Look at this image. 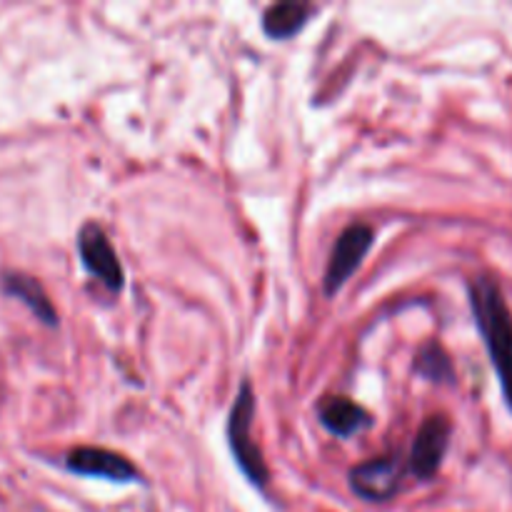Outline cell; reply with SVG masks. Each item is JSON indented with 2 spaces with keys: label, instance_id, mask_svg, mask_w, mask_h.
I'll return each mask as SVG.
<instances>
[{
  "label": "cell",
  "instance_id": "5b68a950",
  "mask_svg": "<svg viewBox=\"0 0 512 512\" xmlns=\"http://www.w3.org/2000/svg\"><path fill=\"white\" fill-rule=\"evenodd\" d=\"M78 255L83 268L93 275L95 280L105 285L110 293H120L125 285L123 265H120L118 253L113 243L105 235L98 223H85L78 233Z\"/></svg>",
  "mask_w": 512,
  "mask_h": 512
},
{
  "label": "cell",
  "instance_id": "7a4b0ae2",
  "mask_svg": "<svg viewBox=\"0 0 512 512\" xmlns=\"http://www.w3.org/2000/svg\"><path fill=\"white\" fill-rule=\"evenodd\" d=\"M253 420H255V393L248 380H243L235 393L233 405H230L228 423H225V438H228L230 453H233L235 465L240 473L255 485L265 488L270 480V468L260 453L258 443L253 440Z\"/></svg>",
  "mask_w": 512,
  "mask_h": 512
},
{
  "label": "cell",
  "instance_id": "ba28073f",
  "mask_svg": "<svg viewBox=\"0 0 512 512\" xmlns=\"http://www.w3.org/2000/svg\"><path fill=\"white\" fill-rule=\"evenodd\" d=\"M318 420L330 435L335 438H355V435L365 433L373 428V415L358 405L355 400L343 398V395H330L318 403Z\"/></svg>",
  "mask_w": 512,
  "mask_h": 512
},
{
  "label": "cell",
  "instance_id": "30bf717a",
  "mask_svg": "<svg viewBox=\"0 0 512 512\" xmlns=\"http://www.w3.org/2000/svg\"><path fill=\"white\" fill-rule=\"evenodd\" d=\"M315 8L310 3H300V0H283V3H273L263 13L260 28L270 40H290L308 25L310 15Z\"/></svg>",
  "mask_w": 512,
  "mask_h": 512
},
{
  "label": "cell",
  "instance_id": "3957f363",
  "mask_svg": "<svg viewBox=\"0 0 512 512\" xmlns=\"http://www.w3.org/2000/svg\"><path fill=\"white\" fill-rule=\"evenodd\" d=\"M373 243H375V233L373 228L365 223H353L340 233V238L335 240L333 245V253H330L328 268H325V278H323L325 298H335V295L345 288V283L353 278V273L360 268L365 255L370 253Z\"/></svg>",
  "mask_w": 512,
  "mask_h": 512
},
{
  "label": "cell",
  "instance_id": "8fae6325",
  "mask_svg": "<svg viewBox=\"0 0 512 512\" xmlns=\"http://www.w3.org/2000/svg\"><path fill=\"white\" fill-rule=\"evenodd\" d=\"M415 373L420 378L430 380V383L438 385H453L455 383V368L450 355L445 353L440 343H425L418 350V358H415Z\"/></svg>",
  "mask_w": 512,
  "mask_h": 512
},
{
  "label": "cell",
  "instance_id": "52a82bcc",
  "mask_svg": "<svg viewBox=\"0 0 512 512\" xmlns=\"http://www.w3.org/2000/svg\"><path fill=\"white\" fill-rule=\"evenodd\" d=\"M65 470L83 478H103L110 483H140V470L125 455L105 448H73L63 460Z\"/></svg>",
  "mask_w": 512,
  "mask_h": 512
},
{
  "label": "cell",
  "instance_id": "8992f818",
  "mask_svg": "<svg viewBox=\"0 0 512 512\" xmlns=\"http://www.w3.org/2000/svg\"><path fill=\"white\" fill-rule=\"evenodd\" d=\"M450 435H453V425H450L448 415H430L415 433L408 465H405L408 473H413L423 483L433 480L443 468L445 453L450 448Z\"/></svg>",
  "mask_w": 512,
  "mask_h": 512
},
{
  "label": "cell",
  "instance_id": "6da1fadb",
  "mask_svg": "<svg viewBox=\"0 0 512 512\" xmlns=\"http://www.w3.org/2000/svg\"><path fill=\"white\" fill-rule=\"evenodd\" d=\"M468 298L478 333L488 348L490 363L498 373L505 403L512 410V310L505 300L503 288L488 275L470 280Z\"/></svg>",
  "mask_w": 512,
  "mask_h": 512
},
{
  "label": "cell",
  "instance_id": "9c48e42d",
  "mask_svg": "<svg viewBox=\"0 0 512 512\" xmlns=\"http://www.w3.org/2000/svg\"><path fill=\"white\" fill-rule=\"evenodd\" d=\"M3 293L10 295V298L20 300L35 318L40 320L48 328H55L58 325V310L50 303L48 293H45L43 285L35 278L23 273H5L3 275Z\"/></svg>",
  "mask_w": 512,
  "mask_h": 512
},
{
  "label": "cell",
  "instance_id": "277c9868",
  "mask_svg": "<svg viewBox=\"0 0 512 512\" xmlns=\"http://www.w3.org/2000/svg\"><path fill=\"white\" fill-rule=\"evenodd\" d=\"M405 473L408 468L400 455H380L350 468L348 480L358 498L368 503H388L403 488Z\"/></svg>",
  "mask_w": 512,
  "mask_h": 512
}]
</instances>
